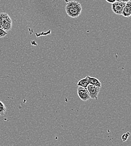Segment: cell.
Returning <instances> with one entry per match:
<instances>
[{
  "label": "cell",
  "mask_w": 131,
  "mask_h": 146,
  "mask_svg": "<svg viewBox=\"0 0 131 146\" xmlns=\"http://www.w3.org/2000/svg\"><path fill=\"white\" fill-rule=\"evenodd\" d=\"M124 17L129 18L131 16V2L129 1L128 2H126V5L123 9L122 14Z\"/></svg>",
  "instance_id": "8992f818"
},
{
  "label": "cell",
  "mask_w": 131,
  "mask_h": 146,
  "mask_svg": "<svg viewBox=\"0 0 131 146\" xmlns=\"http://www.w3.org/2000/svg\"><path fill=\"white\" fill-rule=\"evenodd\" d=\"M116 1H118V0H116Z\"/></svg>",
  "instance_id": "7c38bea8"
},
{
  "label": "cell",
  "mask_w": 131,
  "mask_h": 146,
  "mask_svg": "<svg viewBox=\"0 0 131 146\" xmlns=\"http://www.w3.org/2000/svg\"><path fill=\"white\" fill-rule=\"evenodd\" d=\"M86 88L89 93L90 98L97 100L98 94L100 91V88L95 87V86H94L91 84H89Z\"/></svg>",
  "instance_id": "5b68a950"
},
{
  "label": "cell",
  "mask_w": 131,
  "mask_h": 146,
  "mask_svg": "<svg viewBox=\"0 0 131 146\" xmlns=\"http://www.w3.org/2000/svg\"><path fill=\"white\" fill-rule=\"evenodd\" d=\"M65 10L68 16L72 18H76L82 13V6L78 2L71 1L66 3Z\"/></svg>",
  "instance_id": "6da1fadb"
},
{
  "label": "cell",
  "mask_w": 131,
  "mask_h": 146,
  "mask_svg": "<svg viewBox=\"0 0 131 146\" xmlns=\"http://www.w3.org/2000/svg\"><path fill=\"white\" fill-rule=\"evenodd\" d=\"M13 22L10 16L5 13L0 14V28L6 32L11 31L12 28Z\"/></svg>",
  "instance_id": "7a4b0ae2"
},
{
  "label": "cell",
  "mask_w": 131,
  "mask_h": 146,
  "mask_svg": "<svg viewBox=\"0 0 131 146\" xmlns=\"http://www.w3.org/2000/svg\"><path fill=\"white\" fill-rule=\"evenodd\" d=\"M7 111L6 108L4 104L0 101V116H3L6 114Z\"/></svg>",
  "instance_id": "9c48e42d"
},
{
  "label": "cell",
  "mask_w": 131,
  "mask_h": 146,
  "mask_svg": "<svg viewBox=\"0 0 131 146\" xmlns=\"http://www.w3.org/2000/svg\"><path fill=\"white\" fill-rule=\"evenodd\" d=\"M7 35V33L4 31L2 28H0V38L6 36Z\"/></svg>",
  "instance_id": "30bf717a"
},
{
  "label": "cell",
  "mask_w": 131,
  "mask_h": 146,
  "mask_svg": "<svg viewBox=\"0 0 131 146\" xmlns=\"http://www.w3.org/2000/svg\"><path fill=\"white\" fill-rule=\"evenodd\" d=\"M89 81V83L91 85H93L95 87H99L101 88V84L100 83V82L96 78H94V77H91L89 76H87Z\"/></svg>",
  "instance_id": "52a82bcc"
},
{
  "label": "cell",
  "mask_w": 131,
  "mask_h": 146,
  "mask_svg": "<svg viewBox=\"0 0 131 146\" xmlns=\"http://www.w3.org/2000/svg\"><path fill=\"white\" fill-rule=\"evenodd\" d=\"M107 2H109V3H114V2H117V1L116 0H105Z\"/></svg>",
  "instance_id": "8fae6325"
},
{
  "label": "cell",
  "mask_w": 131,
  "mask_h": 146,
  "mask_svg": "<svg viewBox=\"0 0 131 146\" xmlns=\"http://www.w3.org/2000/svg\"><path fill=\"white\" fill-rule=\"evenodd\" d=\"M126 3L122 2H115L112 3V10L113 13L118 15H122Z\"/></svg>",
  "instance_id": "3957f363"
},
{
  "label": "cell",
  "mask_w": 131,
  "mask_h": 146,
  "mask_svg": "<svg viewBox=\"0 0 131 146\" xmlns=\"http://www.w3.org/2000/svg\"><path fill=\"white\" fill-rule=\"evenodd\" d=\"M90 84L89 83V81L88 79V76L81 79L77 84V86L78 87H81L83 88H86L88 87V86Z\"/></svg>",
  "instance_id": "ba28073f"
},
{
  "label": "cell",
  "mask_w": 131,
  "mask_h": 146,
  "mask_svg": "<svg viewBox=\"0 0 131 146\" xmlns=\"http://www.w3.org/2000/svg\"><path fill=\"white\" fill-rule=\"evenodd\" d=\"M77 92L78 97L83 101H87L90 99V96L87 88L78 87Z\"/></svg>",
  "instance_id": "277c9868"
}]
</instances>
